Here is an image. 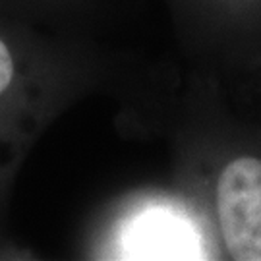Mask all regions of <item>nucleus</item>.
<instances>
[{"label":"nucleus","mask_w":261,"mask_h":261,"mask_svg":"<svg viewBox=\"0 0 261 261\" xmlns=\"http://www.w3.org/2000/svg\"><path fill=\"white\" fill-rule=\"evenodd\" d=\"M12 75H14L12 55H10L8 47L0 39V93H4L8 89L10 82H12Z\"/></svg>","instance_id":"7ed1b4c3"},{"label":"nucleus","mask_w":261,"mask_h":261,"mask_svg":"<svg viewBox=\"0 0 261 261\" xmlns=\"http://www.w3.org/2000/svg\"><path fill=\"white\" fill-rule=\"evenodd\" d=\"M128 255L134 259H192L196 246L192 226L174 215L153 211L138 219L128 230Z\"/></svg>","instance_id":"f03ea898"},{"label":"nucleus","mask_w":261,"mask_h":261,"mask_svg":"<svg viewBox=\"0 0 261 261\" xmlns=\"http://www.w3.org/2000/svg\"><path fill=\"white\" fill-rule=\"evenodd\" d=\"M224 246L236 261H261V161L240 157L224 167L217 184Z\"/></svg>","instance_id":"f257e3e1"}]
</instances>
